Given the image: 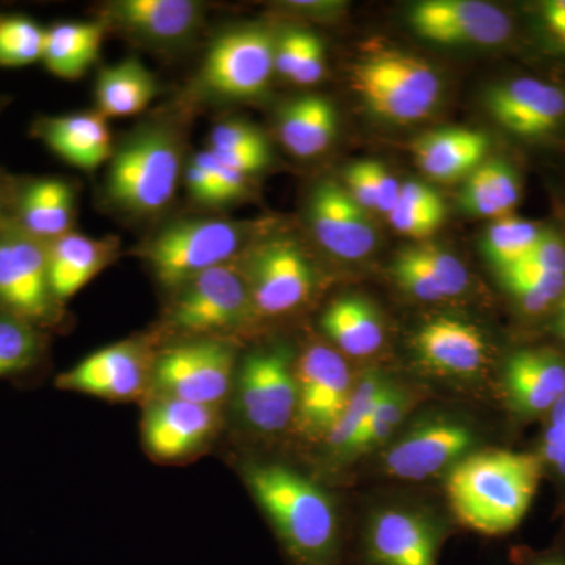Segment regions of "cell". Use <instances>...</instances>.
Masks as SVG:
<instances>
[{
  "mask_svg": "<svg viewBox=\"0 0 565 565\" xmlns=\"http://www.w3.org/2000/svg\"><path fill=\"white\" fill-rule=\"evenodd\" d=\"M244 479L289 565H351L343 522L322 487L281 463H248Z\"/></svg>",
  "mask_w": 565,
  "mask_h": 565,
  "instance_id": "6da1fadb",
  "label": "cell"
},
{
  "mask_svg": "<svg viewBox=\"0 0 565 565\" xmlns=\"http://www.w3.org/2000/svg\"><path fill=\"white\" fill-rule=\"evenodd\" d=\"M541 457L484 451L460 460L446 481V498L460 525L498 537L519 527L541 482Z\"/></svg>",
  "mask_w": 565,
  "mask_h": 565,
  "instance_id": "7a4b0ae2",
  "label": "cell"
},
{
  "mask_svg": "<svg viewBox=\"0 0 565 565\" xmlns=\"http://www.w3.org/2000/svg\"><path fill=\"white\" fill-rule=\"evenodd\" d=\"M180 178L181 150L173 134L145 128L111 152L107 195L129 214H156L172 202Z\"/></svg>",
  "mask_w": 565,
  "mask_h": 565,
  "instance_id": "3957f363",
  "label": "cell"
},
{
  "mask_svg": "<svg viewBox=\"0 0 565 565\" xmlns=\"http://www.w3.org/2000/svg\"><path fill=\"white\" fill-rule=\"evenodd\" d=\"M250 225L225 218H185L143 245V258L163 288L180 289L215 267L226 266L250 236Z\"/></svg>",
  "mask_w": 565,
  "mask_h": 565,
  "instance_id": "277c9868",
  "label": "cell"
},
{
  "mask_svg": "<svg viewBox=\"0 0 565 565\" xmlns=\"http://www.w3.org/2000/svg\"><path fill=\"white\" fill-rule=\"evenodd\" d=\"M351 85L367 109L394 122L427 117L441 93L440 77L433 66L403 52H384L356 63Z\"/></svg>",
  "mask_w": 565,
  "mask_h": 565,
  "instance_id": "5b68a950",
  "label": "cell"
},
{
  "mask_svg": "<svg viewBox=\"0 0 565 565\" xmlns=\"http://www.w3.org/2000/svg\"><path fill=\"white\" fill-rule=\"evenodd\" d=\"M449 527L412 505H386L366 516L351 546V565H438Z\"/></svg>",
  "mask_w": 565,
  "mask_h": 565,
  "instance_id": "8992f818",
  "label": "cell"
},
{
  "mask_svg": "<svg viewBox=\"0 0 565 565\" xmlns=\"http://www.w3.org/2000/svg\"><path fill=\"white\" fill-rule=\"evenodd\" d=\"M61 303L52 292L47 244L18 228H0V311L33 326L57 322Z\"/></svg>",
  "mask_w": 565,
  "mask_h": 565,
  "instance_id": "52a82bcc",
  "label": "cell"
},
{
  "mask_svg": "<svg viewBox=\"0 0 565 565\" xmlns=\"http://www.w3.org/2000/svg\"><path fill=\"white\" fill-rule=\"evenodd\" d=\"M277 39L263 28L223 33L211 44L200 71V85L223 99L262 95L275 73Z\"/></svg>",
  "mask_w": 565,
  "mask_h": 565,
  "instance_id": "ba28073f",
  "label": "cell"
},
{
  "mask_svg": "<svg viewBox=\"0 0 565 565\" xmlns=\"http://www.w3.org/2000/svg\"><path fill=\"white\" fill-rule=\"evenodd\" d=\"M252 313L255 308L244 274L226 264L180 288L169 323L181 333L211 334L243 326Z\"/></svg>",
  "mask_w": 565,
  "mask_h": 565,
  "instance_id": "9c48e42d",
  "label": "cell"
},
{
  "mask_svg": "<svg viewBox=\"0 0 565 565\" xmlns=\"http://www.w3.org/2000/svg\"><path fill=\"white\" fill-rule=\"evenodd\" d=\"M237 404L256 433L280 434L296 422V366L285 349L258 351L245 359L237 382Z\"/></svg>",
  "mask_w": 565,
  "mask_h": 565,
  "instance_id": "30bf717a",
  "label": "cell"
},
{
  "mask_svg": "<svg viewBox=\"0 0 565 565\" xmlns=\"http://www.w3.org/2000/svg\"><path fill=\"white\" fill-rule=\"evenodd\" d=\"M234 351L222 340L174 345L159 356L154 382L167 397L217 407L233 384Z\"/></svg>",
  "mask_w": 565,
  "mask_h": 565,
  "instance_id": "8fae6325",
  "label": "cell"
},
{
  "mask_svg": "<svg viewBox=\"0 0 565 565\" xmlns=\"http://www.w3.org/2000/svg\"><path fill=\"white\" fill-rule=\"evenodd\" d=\"M475 445V433L459 419L438 416L416 424L386 449L382 467L390 478L424 481L452 470Z\"/></svg>",
  "mask_w": 565,
  "mask_h": 565,
  "instance_id": "7c38bea8",
  "label": "cell"
},
{
  "mask_svg": "<svg viewBox=\"0 0 565 565\" xmlns=\"http://www.w3.org/2000/svg\"><path fill=\"white\" fill-rule=\"evenodd\" d=\"M297 427L307 437L326 438L351 399L353 382L343 356L313 344L296 366Z\"/></svg>",
  "mask_w": 565,
  "mask_h": 565,
  "instance_id": "4fadbf2b",
  "label": "cell"
},
{
  "mask_svg": "<svg viewBox=\"0 0 565 565\" xmlns=\"http://www.w3.org/2000/svg\"><path fill=\"white\" fill-rule=\"evenodd\" d=\"M245 281L255 313L280 316L296 310L311 296L315 269L291 241L258 245L245 267Z\"/></svg>",
  "mask_w": 565,
  "mask_h": 565,
  "instance_id": "5bb4252c",
  "label": "cell"
},
{
  "mask_svg": "<svg viewBox=\"0 0 565 565\" xmlns=\"http://www.w3.org/2000/svg\"><path fill=\"white\" fill-rule=\"evenodd\" d=\"M408 20L424 40L445 46H498L512 33L508 14L479 0H426Z\"/></svg>",
  "mask_w": 565,
  "mask_h": 565,
  "instance_id": "9a60e30c",
  "label": "cell"
},
{
  "mask_svg": "<svg viewBox=\"0 0 565 565\" xmlns=\"http://www.w3.org/2000/svg\"><path fill=\"white\" fill-rule=\"evenodd\" d=\"M308 221L318 243L345 262H356L375 248L373 222L343 185L322 181L308 203Z\"/></svg>",
  "mask_w": 565,
  "mask_h": 565,
  "instance_id": "2e32d148",
  "label": "cell"
},
{
  "mask_svg": "<svg viewBox=\"0 0 565 565\" xmlns=\"http://www.w3.org/2000/svg\"><path fill=\"white\" fill-rule=\"evenodd\" d=\"M487 107L498 125L520 137H542L565 118V92L534 77H520L493 87Z\"/></svg>",
  "mask_w": 565,
  "mask_h": 565,
  "instance_id": "e0dca14e",
  "label": "cell"
},
{
  "mask_svg": "<svg viewBox=\"0 0 565 565\" xmlns=\"http://www.w3.org/2000/svg\"><path fill=\"white\" fill-rule=\"evenodd\" d=\"M147 382V367L137 345L111 344L85 356L76 366L58 375L61 390L90 394L109 401L140 396Z\"/></svg>",
  "mask_w": 565,
  "mask_h": 565,
  "instance_id": "ac0fdd59",
  "label": "cell"
},
{
  "mask_svg": "<svg viewBox=\"0 0 565 565\" xmlns=\"http://www.w3.org/2000/svg\"><path fill=\"white\" fill-rule=\"evenodd\" d=\"M217 426V407L166 397L145 416V445L156 459H184L206 445Z\"/></svg>",
  "mask_w": 565,
  "mask_h": 565,
  "instance_id": "d6986e66",
  "label": "cell"
},
{
  "mask_svg": "<svg viewBox=\"0 0 565 565\" xmlns=\"http://www.w3.org/2000/svg\"><path fill=\"white\" fill-rule=\"evenodd\" d=\"M503 385L515 414H548L565 396V360L546 349L515 352L505 363Z\"/></svg>",
  "mask_w": 565,
  "mask_h": 565,
  "instance_id": "ffe728a7",
  "label": "cell"
},
{
  "mask_svg": "<svg viewBox=\"0 0 565 565\" xmlns=\"http://www.w3.org/2000/svg\"><path fill=\"white\" fill-rule=\"evenodd\" d=\"M107 20L150 44H178L191 39L203 20L193 0H120L106 9Z\"/></svg>",
  "mask_w": 565,
  "mask_h": 565,
  "instance_id": "44dd1931",
  "label": "cell"
},
{
  "mask_svg": "<svg viewBox=\"0 0 565 565\" xmlns=\"http://www.w3.org/2000/svg\"><path fill=\"white\" fill-rule=\"evenodd\" d=\"M415 352L419 362L435 373L471 377L486 364L487 344L471 323L440 316L416 332Z\"/></svg>",
  "mask_w": 565,
  "mask_h": 565,
  "instance_id": "7402d4cb",
  "label": "cell"
},
{
  "mask_svg": "<svg viewBox=\"0 0 565 565\" xmlns=\"http://www.w3.org/2000/svg\"><path fill=\"white\" fill-rule=\"evenodd\" d=\"M32 132L58 158L84 172L98 169L114 152L106 118L99 114L40 118Z\"/></svg>",
  "mask_w": 565,
  "mask_h": 565,
  "instance_id": "603a6c76",
  "label": "cell"
},
{
  "mask_svg": "<svg viewBox=\"0 0 565 565\" xmlns=\"http://www.w3.org/2000/svg\"><path fill=\"white\" fill-rule=\"evenodd\" d=\"M14 225L41 243H51L71 232L74 192L58 178H36L24 182L14 203Z\"/></svg>",
  "mask_w": 565,
  "mask_h": 565,
  "instance_id": "cb8c5ba5",
  "label": "cell"
},
{
  "mask_svg": "<svg viewBox=\"0 0 565 565\" xmlns=\"http://www.w3.org/2000/svg\"><path fill=\"white\" fill-rule=\"evenodd\" d=\"M115 245L70 232L47 243V269L58 303L73 299L110 262Z\"/></svg>",
  "mask_w": 565,
  "mask_h": 565,
  "instance_id": "d4e9b609",
  "label": "cell"
},
{
  "mask_svg": "<svg viewBox=\"0 0 565 565\" xmlns=\"http://www.w3.org/2000/svg\"><path fill=\"white\" fill-rule=\"evenodd\" d=\"M489 150L486 134L468 128H445L424 134L414 143L416 163L437 181H456L473 173Z\"/></svg>",
  "mask_w": 565,
  "mask_h": 565,
  "instance_id": "484cf974",
  "label": "cell"
},
{
  "mask_svg": "<svg viewBox=\"0 0 565 565\" xmlns=\"http://www.w3.org/2000/svg\"><path fill=\"white\" fill-rule=\"evenodd\" d=\"M338 117L333 104L322 96H303L286 104L278 132L286 150L300 159L321 154L337 136Z\"/></svg>",
  "mask_w": 565,
  "mask_h": 565,
  "instance_id": "4316f807",
  "label": "cell"
},
{
  "mask_svg": "<svg viewBox=\"0 0 565 565\" xmlns=\"http://www.w3.org/2000/svg\"><path fill=\"white\" fill-rule=\"evenodd\" d=\"M323 333L349 356H370L384 344V326L373 303L345 296L329 305L321 319Z\"/></svg>",
  "mask_w": 565,
  "mask_h": 565,
  "instance_id": "83f0119b",
  "label": "cell"
},
{
  "mask_svg": "<svg viewBox=\"0 0 565 565\" xmlns=\"http://www.w3.org/2000/svg\"><path fill=\"white\" fill-rule=\"evenodd\" d=\"M98 114L104 118L131 117L150 106L158 95V81L136 58L106 66L95 87Z\"/></svg>",
  "mask_w": 565,
  "mask_h": 565,
  "instance_id": "f1b7e54d",
  "label": "cell"
},
{
  "mask_svg": "<svg viewBox=\"0 0 565 565\" xmlns=\"http://www.w3.org/2000/svg\"><path fill=\"white\" fill-rule=\"evenodd\" d=\"M103 36V22H58L46 29L41 62L54 76L79 79L98 58Z\"/></svg>",
  "mask_w": 565,
  "mask_h": 565,
  "instance_id": "f546056e",
  "label": "cell"
},
{
  "mask_svg": "<svg viewBox=\"0 0 565 565\" xmlns=\"http://www.w3.org/2000/svg\"><path fill=\"white\" fill-rule=\"evenodd\" d=\"M388 379L381 371H367L353 385L351 399L345 405L343 414L334 423L330 433L323 438L330 455L338 460L348 459L352 445L355 444L364 423L370 418L375 403L388 385Z\"/></svg>",
  "mask_w": 565,
  "mask_h": 565,
  "instance_id": "4dcf8cb0",
  "label": "cell"
},
{
  "mask_svg": "<svg viewBox=\"0 0 565 565\" xmlns=\"http://www.w3.org/2000/svg\"><path fill=\"white\" fill-rule=\"evenodd\" d=\"M46 343L39 327L0 311V379L22 377L43 360Z\"/></svg>",
  "mask_w": 565,
  "mask_h": 565,
  "instance_id": "1f68e13d",
  "label": "cell"
},
{
  "mask_svg": "<svg viewBox=\"0 0 565 565\" xmlns=\"http://www.w3.org/2000/svg\"><path fill=\"white\" fill-rule=\"evenodd\" d=\"M415 403L416 394L414 392L388 382L345 460L370 455L385 445L396 433L397 427L403 424L408 412L414 408Z\"/></svg>",
  "mask_w": 565,
  "mask_h": 565,
  "instance_id": "d6a6232c",
  "label": "cell"
},
{
  "mask_svg": "<svg viewBox=\"0 0 565 565\" xmlns=\"http://www.w3.org/2000/svg\"><path fill=\"white\" fill-rule=\"evenodd\" d=\"M542 232L544 230L539 228L533 222L505 215L487 230L482 250L486 258L503 273L530 255Z\"/></svg>",
  "mask_w": 565,
  "mask_h": 565,
  "instance_id": "836d02e7",
  "label": "cell"
},
{
  "mask_svg": "<svg viewBox=\"0 0 565 565\" xmlns=\"http://www.w3.org/2000/svg\"><path fill=\"white\" fill-rule=\"evenodd\" d=\"M500 274L505 289L527 313H541L565 294L564 274L531 264H519Z\"/></svg>",
  "mask_w": 565,
  "mask_h": 565,
  "instance_id": "e575fe53",
  "label": "cell"
},
{
  "mask_svg": "<svg viewBox=\"0 0 565 565\" xmlns=\"http://www.w3.org/2000/svg\"><path fill=\"white\" fill-rule=\"evenodd\" d=\"M46 29L21 14H0V66L21 68L41 62Z\"/></svg>",
  "mask_w": 565,
  "mask_h": 565,
  "instance_id": "d590c367",
  "label": "cell"
},
{
  "mask_svg": "<svg viewBox=\"0 0 565 565\" xmlns=\"http://www.w3.org/2000/svg\"><path fill=\"white\" fill-rule=\"evenodd\" d=\"M404 252L440 288L446 300L460 296L470 286L467 267L452 253L435 245H422Z\"/></svg>",
  "mask_w": 565,
  "mask_h": 565,
  "instance_id": "8d00e7d4",
  "label": "cell"
},
{
  "mask_svg": "<svg viewBox=\"0 0 565 565\" xmlns=\"http://www.w3.org/2000/svg\"><path fill=\"white\" fill-rule=\"evenodd\" d=\"M259 150H270L269 143L263 134L248 122L223 121L211 131L207 151L215 154Z\"/></svg>",
  "mask_w": 565,
  "mask_h": 565,
  "instance_id": "74e56055",
  "label": "cell"
},
{
  "mask_svg": "<svg viewBox=\"0 0 565 565\" xmlns=\"http://www.w3.org/2000/svg\"><path fill=\"white\" fill-rule=\"evenodd\" d=\"M460 203L465 211L473 215L505 217L497 195H494L492 184H490L484 163H481L473 173L468 174L462 193H460Z\"/></svg>",
  "mask_w": 565,
  "mask_h": 565,
  "instance_id": "f35d334b",
  "label": "cell"
},
{
  "mask_svg": "<svg viewBox=\"0 0 565 565\" xmlns=\"http://www.w3.org/2000/svg\"><path fill=\"white\" fill-rule=\"evenodd\" d=\"M539 457L565 479V396L548 412Z\"/></svg>",
  "mask_w": 565,
  "mask_h": 565,
  "instance_id": "ab89813d",
  "label": "cell"
},
{
  "mask_svg": "<svg viewBox=\"0 0 565 565\" xmlns=\"http://www.w3.org/2000/svg\"><path fill=\"white\" fill-rule=\"evenodd\" d=\"M445 217L446 212L415 210L403 203H396L388 214V221L396 232L415 239H423L437 232L444 225Z\"/></svg>",
  "mask_w": 565,
  "mask_h": 565,
  "instance_id": "60d3db41",
  "label": "cell"
},
{
  "mask_svg": "<svg viewBox=\"0 0 565 565\" xmlns=\"http://www.w3.org/2000/svg\"><path fill=\"white\" fill-rule=\"evenodd\" d=\"M520 264H531L550 273L565 275V243L556 233L544 230L533 250Z\"/></svg>",
  "mask_w": 565,
  "mask_h": 565,
  "instance_id": "b9f144b4",
  "label": "cell"
},
{
  "mask_svg": "<svg viewBox=\"0 0 565 565\" xmlns=\"http://www.w3.org/2000/svg\"><path fill=\"white\" fill-rule=\"evenodd\" d=\"M490 184L504 215L514 210L520 200V184L514 169L504 161L484 163Z\"/></svg>",
  "mask_w": 565,
  "mask_h": 565,
  "instance_id": "7bdbcfd3",
  "label": "cell"
},
{
  "mask_svg": "<svg viewBox=\"0 0 565 565\" xmlns=\"http://www.w3.org/2000/svg\"><path fill=\"white\" fill-rule=\"evenodd\" d=\"M326 52H323V43L316 33H311L307 47L302 55L296 73L291 77V82L297 85H315L322 79L323 71H326Z\"/></svg>",
  "mask_w": 565,
  "mask_h": 565,
  "instance_id": "ee69618b",
  "label": "cell"
},
{
  "mask_svg": "<svg viewBox=\"0 0 565 565\" xmlns=\"http://www.w3.org/2000/svg\"><path fill=\"white\" fill-rule=\"evenodd\" d=\"M371 180H373L375 206L377 212L388 215L399 200L401 184L392 173L386 170L384 163L367 161Z\"/></svg>",
  "mask_w": 565,
  "mask_h": 565,
  "instance_id": "f6af8a7d",
  "label": "cell"
},
{
  "mask_svg": "<svg viewBox=\"0 0 565 565\" xmlns=\"http://www.w3.org/2000/svg\"><path fill=\"white\" fill-rule=\"evenodd\" d=\"M345 191L351 193L353 200L363 210L377 211L373 180H371L370 166L367 161L355 162L348 167L344 173Z\"/></svg>",
  "mask_w": 565,
  "mask_h": 565,
  "instance_id": "bcb514c9",
  "label": "cell"
},
{
  "mask_svg": "<svg viewBox=\"0 0 565 565\" xmlns=\"http://www.w3.org/2000/svg\"><path fill=\"white\" fill-rule=\"evenodd\" d=\"M405 206L416 207V210L446 212L444 199L440 193L422 184V182L408 181L401 184L399 200Z\"/></svg>",
  "mask_w": 565,
  "mask_h": 565,
  "instance_id": "7dc6e473",
  "label": "cell"
},
{
  "mask_svg": "<svg viewBox=\"0 0 565 565\" xmlns=\"http://www.w3.org/2000/svg\"><path fill=\"white\" fill-rule=\"evenodd\" d=\"M512 565H565V541L555 542L545 550L530 546H514L511 552Z\"/></svg>",
  "mask_w": 565,
  "mask_h": 565,
  "instance_id": "c3c4849f",
  "label": "cell"
},
{
  "mask_svg": "<svg viewBox=\"0 0 565 565\" xmlns=\"http://www.w3.org/2000/svg\"><path fill=\"white\" fill-rule=\"evenodd\" d=\"M542 21L557 46L565 50V0H548L542 6Z\"/></svg>",
  "mask_w": 565,
  "mask_h": 565,
  "instance_id": "681fc988",
  "label": "cell"
},
{
  "mask_svg": "<svg viewBox=\"0 0 565 565\" xmlns=\"http://www.w3.org/2000/svg\"><path fill=\"white\" fill-rule=\"evenodd\" d=\"M555 333L565 341V294L561 297L559 308H557Z\"/></svg>",
  "mask_w": 565,
  "mask_h": 565,
  "instance_id": "f907efd6",
  "label": "cell"
}]
</instances>
